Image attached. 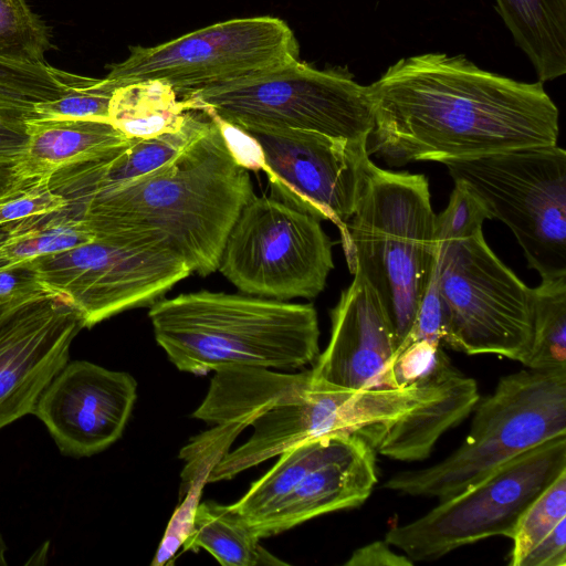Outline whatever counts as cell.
Listing matches in <instances>:
<instances>
[{"mask_svg": "<svg viewBox=\"0 0 566 566\" xmlns=\"http://www.w3.org/2000/svg\"><path fill=\"white\" fill-rule=\"evenodd\" d=\"M56 294L44 285L30 263L0 270V304L19 303Z\"/></svg>", "mask_w": 566, "mask_h": 566, "instance_id": "cell-33", "label": "cell"}, {"mask_svg": "<svg viewBox=\"0 0 566 566\" xmlns=\"http://www.w3.org/2000/svg\"><path fill=\"white\" fill-rule=\"evenodd\" d=\"M116 87L104 78H92L54 101L34 106V119H101L108 120V107ZM33 119V118H32Z\"/></svg>", "mask_w": 566, "mask_h": 566, "instance_id": "cell-30", "label": "cell"}, {"mask_svg": "<svg viewBox=\"0 0 566 566\" xmlns=\"http://www.w3.org/2000/svg\"><path fill=\"white\" fill-rule=\"evenodd\" d=\"M92 77L76 75L48 63H27L0 57V112L28 119L34 106L60 98Z\"/></svg>", "mask_w": 566, "mask_h": 566, "instance_id": "cell-26", "label": "cell"}, {"mask_svg": "<svg viewBox=\"0 0 566 566\" xmlns=\"http://www.w3.org/2000/svg\"><path fill=\"white\" fill-rule=\"evenodd\" d=\"M148 316L169 360L195 375L233 367L300 369L319 354L312 304L202 290L163 297Z\"/></svg>", "mask_w": 566, "mask_h": 566, "instance_id": "cell-3", "label": "cell"}, {"mask_svg": "<svg viewBox=\"0 0 566 566\" xmlns=\"http://www.w3.org/2000/svg\"><path fill=\"white\" fill-rule=\"evenodd\" d=\"M566 518V471L528 506L514 532L510 565L520 566L525 555Z\"/></svg>", "mask_w": 566, "mask_h": 566, "instance_id": "cell-29", "label": "cell"}, {"mask_svg": "<svg viewBox=\"0 0 566 566\" xmlns=\"http://www.w3.org/2000/svg\"><path fill=\"white\" fill-rule=\"evenodd\" d=\"M474 409L470 432L457 450L433 465L394 474L384 489L442 501L523 452L566 434V369L502 377Z\"/></svg>", "mask_w": 566, "mask_h": 566, "instance_id": "cell-5", "label": "cell"}, {"mask_svg": "<svg viewBox=\"0 0 566 566\" xmlns=\"http://www.w3.org/2000/svg\"><path fill=\"white\" fill-rule=\"evenodd\" d=\"M30 265L44 285L75 307L88 328L126 310L154 304L192 273L167 249L106 235L40 256Z\"/></svg>", "mask_w": 566, "mask_h": 566, "instance_id": "cell-13", "label": "cell"}, {"mask_svg": "<svg viewBox=\"0 0 566 566\" xmlns=\"http://www.w3.org/2000/svg\"><path fill=\"white\" fill-rule=\"evenodd\" d=\"M564 471L566 434L513 458L419 518L390 528L385 541L412 562H429L492 536L512 538L528 506Z\"/></svg>", "mask_w": 566, "mask_h": 566, "instance_id": "cell-10", "label": "cell"}, {"mask_svg": "<svg viewBox=\"0 0 566 566\" xmlns=\"http://www.w3.org/2000/svg\"><path fill=\"white\" fill-rule=\"evenodd\" d=\"M515 43L539 82L566 73V0H495Z\"/></svg>", "mask_w": 566, "mask_h": 566, "instance_id": "cell-21", "label": "cell"}, {"mask_svg": "<svg viewBox=\"0 0 566 566\" xmlns=\"http://www.w3.org/2000/svg\"><path fill=\"white\" fill-rule=\"evenodd\" d=\"M209 118L176 159L142 177L94 186L53 175L52 190L67 201L63 211L84 220L95 235L161 247L192 272L213 273L232 226L254 192L249 169Z\"/></svg>", "mask_w": 566, "mask_h": 566, "instance_id": "cell-2", "label": "cell"}, {"mask_svg": "<svg viewBox=\"0 0 566 566\" xmlns=\"http://www.w3.org/2000/svg\"><path fill=\"white\" fill-rule=\"evenodd\" d=\"M522 364L534 370L566 369V276L542 280L533 289L532 340Z\"/></svg>", "mask_w": 566, "mask_h": 566, "instance_id": "cell-27", "label": "cell"}, {"mask_svg": "<svg viewBox=\"0 0 566 566\" xmlns=\"http://www.w3.org/2000/svg\"><path fill=\"white\" fill-rule=\"evenodd\" d=\"M67 201L50 181H13L0 197V224L22 218L65 210Z\"/></svg>", "mask_w": 566, "mask_h": 566, "instance_id": "cell-31", "label": "cell"}, {"mask_svg": "<svg viewBox=\"0 0 566 566\" xmlns=\"http://www.w3.org/2000/svg\"><path fill=\"white\" fill-rule=\"evenodd\" d=\"M6 552H7V545H6L3 537L0 533V566L7 565Z\"/></svg>", "mask_w": 566, "mask_h": 566, "instance_id": "cell-40", "label": "cell"}, {"mask_svg": "<svg viewBox=\"0 0 566 566\" xmlns=\"http://www.w3.org/2000/svg\"><path fill=\"white\" fill-rule=\"evenodd\" d=\"M28 140L11 165L15 181H50L65 168L99 158L127 138L109 120L28 119Z\"/></svg>", "mask_w": 566, "mask_h": 566, "instance_id": "cell-19", "label": "cell"}, {"mask_svg": "<svg viewBox=\"0 0 566 566\" xmlns=\"http://www.w3.org/2000/svg\"><path fill=\"white\" fill-rule=\"evenodd\" d=\"M331 316V338L310 370L312 382L354 390L382 387L396 342L376 292L354 274Z\"/></svg>", "mask_w": 566, "mask_h": 566, "instance_id": "cell-17", "label": "cell"}, {"mask_svg": "<svg viewBox=\"0 0 566 566\" xmlns=\"http://www.w3.org/2000/svg\"><path fill=\"white\" fill-rule=\"evenodd\" d=\"M377 483L376 453L360 437L307 473L252 530L260 539L327 513L361 505Z\"/></svg>", "mask_w": 566, "mask_h": 566, "instance_id": "cell-18", "label": "cell"}, {"mask_svg": "<svg viewBox=\"0 0 566 566\" xmlns=\"http://www.w3.org/2000/svg\"><path fill=\"white\" fill-rule=\"evenodd\" d=\"M185 551L209 552L223 566L286 565L260 544L259 536L230 505L199 503Z\"/></svg>", "mask_w": 566, "mask_h": 566, "instance_id": "cell-24", "label": "cell"}, {"mask_svg": "<svg viewBox=\"0 0 566 566\" xmlns=\"http://www.w3.org/2000/svg\"><path fill=\"white\" fill-rule=\"evenodd\" d=\"M27 119L0 112V166H11L22 155L28 140Z\"/></svg>", "mask_w": 566, "mask_h": 566, "instance_id": "cell-36", "label": "cell"}, {"mask_svg": "<svg viewBox=\"0 0 566 566\" xmlns=\"http://www.w3.org/2000/svg\"><path fill=\"white\" fill-rule=\"evenodd\" d=\"M489 216L481 203L462 187L454 185L447 208L436 216V241L469 235L482 229Z\"/></svg>", "mask_w": 566, "mask_h": 566, "instance_id": "cell-32", "label": "cell"}, {"mask_svg": "<svg viewBox=\"0 0 566 566\" xmlns=\"http://www.w3.org/2000/svg\"><path fill=\"white\" fill-rule=\"evenodd\" d=\"M355 438L356 434L325 437L289 449L230 506L253 528L276 509L307 473L344 452Z\"/></svg>", "mask_w": 566, "mask_h": 566, "instance_id": "cell-22", "label": "cell"}, {"mask_svg": "<svg viewBox=\"0 0 566 566\" xmlns=\"http://www.w3.org/2000/svg\"><path fill=\"white\" fill-rule=\"evenodd\" d=\"M479 399L476 381L461 371L439 394L387 423L369 446L375 453L397 461L427 459L442 433L461 422Z\"/></svg>", "mask_w": 566, "mask_h": 566, "instance_id": "cell-20", "label": "cell"}, {"mask_svg": "<svg viewBox=\"0 0 566 566\" xmlns=\"http://www.w3.org/2000/svg\"><path fill=\"white\" fill-rule=\"evenodd\" d=\"M84 327L80 313L59 294L19 305L0 324V429L33 415Z\"/></svg>", "mask_w": 566, "mask_h": 566, "instance_id": "cell-15", "label": "cell"}, {"mask_svg": "<svg viewBox=\"0 0 566 566\" xmlns=\"http://www.w3.org/2000/svg\"><path fill=\"white\" fill-rule=\"evenodd\" d=\"M137 398V382L125 371L74 360L40 396L33 415L63 454L90 457L116 442Z\"/></svg>", "mask_w": 566, "mask_h": 566, "instance_id": "cell-16", "label": "cell"}, {"mask_svg": "<svg viewBox=\"0 0 566 566\" xmlns=\"http://www.w3.org/2000/svg\"><path fill=\"white\" fill-rule=\"evenodd\" d=\"M95 233L82 219L64 211L31 216L0 224V270L30 263L92 241Z\"/></svg>", "mask_w": 566, "mask_h": 566, "instance_id": "cell-25", "label": "cell"}, {"mask_svg": "<svg viewBox=\"0 0 566 566\" xmlns=\"http://www.w3.org/2000/svg\"><path fill=\"white\" fill-rule=\"evenodd\" d=\"M128 50L124 61L107 66L108 82L118 87L159 80L179 98L300 60L293 30L269 15L230 19L154 46Z\"/></svg>", "mask_w": 566, "mask_h": 566, "instance_id": "cell-11", "label": "cell"}, {"mask_svg": "<svg viewBox=\"0 0 566 566\" xmlns=\"http://www.w3.org/2000/svg\"><path fill=\"white\" fill-rule=\"evenodd\" d=\"M415 407L410 388L344 389L315 385L310 370L279 373L252 417V436L228 451L208 483L230 480L301 443L333 436L361 434L392 422Z\"/></svg>", "mask_w": 566, "mask_h": 566, "instance_id": "cell-9", "label": "cell"}, {"mask_svg": "<svg viewBox=\"0 0 566 566\" xmlns=\"http://www.w3.org/2000/svg\"><path fill=\"white\" fill-rule=\"evenodd\" d=\"M32 301V300H31ZM29 302V301H25ZM25 302H19V303H8V304H0V324L21 304Z\"/></svg>", "mask_w": 566, "mask_h": 566, "instance_id": "cell-39", "label": "cell"}, {"mask_svg": "<svg viewBox=\"0 0 566 566\" xmlns=\"http://www.w3.org/2000/svg\"><path fill=\"white\" fill-rule=\"evenodd\" d=\"M442 313V342L468 355L523 363L532 340L533 289L488 245L482 229L437 241L432 271Z\"/></svg>", "mask_w": 566, "mask_h": 566, "instance_id": "cell-8", "label": "cell"}, {"mask_svg": "<svg viewBox=\"0 0 566 566\" xmlns=\"http://www.w3.org/2000/svg\"><path fill=\"white\" fill-rule=\"evenodd\" d=\"M454 185L504 222L542 280L566 276V151L553 146L443 160Z\"/></svg>", "mask_w": 566, "mask_h": 566, "instance_id": "cell-7", "label": "cell"}, {"mask_svg": "<svg viewBox=\"0 0 566 566\" xmlns=\"http://www.w3.org/2000/svg\"><path fill=\"white\" fill-rule=\"evenodd\" d=\"M429 184L423 175L369 165L363 193L340 235L349 271L376 292L396 350L410 333L437 258Z\"/></svg>", "mask_w": 566, "mask_h": 566, "instance_id": "cell-4", "label": "cell"}, {"mask_svg": "<svg viewBox=\"0 0 566 566\" xmlns=\"http://www.w3.org/2000/svg\"><path fill=\"white\" fill-rule=\"evenodd\" d=\"M51 33L27 0H0V57L27 63H46Z\"/></svg>", "mask_w": 566, "mask_h": 566, "instance_id": "cell-28", "label": "cell"}, {"mask_svg": "<svg viewBox=\"0 0 566 566\" xmlns=\"http://www.w3.org/2000/svg\"><path fill=\"white\" fill-rule=\"evenodd\" d=\"M190 112L168 83L147 80L114 90L108 120L127 138H147L180 129Z\"/></svg>", "mask_w": 566, "mask_h": 566, "instance_id": "cell-23", "label": "cell"}, {"mask_svg": "<svg viewBox=\"0 0 566 566\" xmlns=\"http://www.w3.org/2000/svg\"><path fill=\"white\" fill-rule=\"evenodd\" d=\"M321 221L276 198L253 196L228 234L218 270L248 295L314 298L334 269Z\"/></svg>", "mask_w": 566, "mask_h": 566, "instance_id": "cell-12", "label": "cell"}, {"mask_svg": "<svg viewBox=\"0 0 566 566\" xmlns=\"http://www.w3.org/2000/svg\"><path fill=\"white\" fill-rule=\"evenodd\" d=\"M366 88L371 151L388 165L557 145L559 112L542 82L486 71L464 55L402 57Z\"/></svg>", "mask_w": 566, "mask_h": 566, "instance_id": "cell-1", "label": "cell"}, {"mask_svg": "<svg viewBox=\"0 0 566 566\" xmlns=\"http://www.w3.org/2000/svg\"><path fill=\"white\" fill-rule=\"evenodd\" d=\"M209 115L218 124L223 138L240 165L247 169H262L263 156L256 140L242 128L230 124L209 111H201Z\"/></svg>", "mask_w": 566, "mask_h": 566, "instance_id": "cell-34", "label": "cell"}, {"mask_svg": "<svg viewBox=\"0 0 566 566\" xmlns=\"http://www.w3.org/2000/svg\"><path fill=\"white\" fill-rule=\"evenodd\" d=\"M346 566H411L413 562L406 555L395 553L384 541H375L353 552Z\"/></svg>", "mask_w": 566, "mask_h": 566, "instance_id": "cell-37", "label": "cell"}, {"mask_svg": "<svg viewBox=\"0 0 566 566\" xmlns=\"http://www.w3.org/2000/svg\"><path fill=\"white\" fill-rule=\"evenodd\" d=\"M13 181L11 166H0V197L10 189Z\"/></svg>", "mask_w": 566, "mask_h": 566, "instance_id": "cell-38", "label": "cell"}, {"mask_svg": "<svg viewBox=\"0 0 566 566\" xmlns=\"http://www.w3.org/2000/svg\"><path fill=\"white\" fill-rule=\"evenodd\" d=\"M520 566H566V518L525 555Z\"/></svg>", "mask_w": 566, "mask_h": 566, "instance_id": "cell-35", "label": "cell"}, {"mask_svg": "<svg viewBox=\"0 0 566 566\" xmlns=\"http://www.w3.org/2000/svg\"><path fill=\"white\" fill-rule=\"evenodd\" d=\"M180 99L239 127L305 129L354 142H368L374 129L366 86L345 69L300 60Z\"/></svg>", "mask_w": 566, "mask_h": 566, "instance_id": "cell-6", "label": "cell"}, {"mask_svg": "<svg viewBox=\"0 0 566 566\" xmlns=\"http://www.w3.org/2000/svg\"><path fill=\"white\" fill-rule=\"evenodd\" d=\"M240 128L262 150V170L269 178L272 197L321 220H331L344 234L371 163L367 142L305 129Z\"/></svg>", "mask_w": 566, "mask_h": 566, "instance_id": "cell-14", "label": "cell"}]
</instances>
